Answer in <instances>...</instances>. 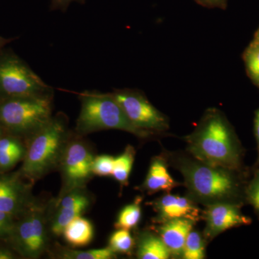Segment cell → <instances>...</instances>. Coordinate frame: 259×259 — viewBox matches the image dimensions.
<instances>
[{
  "label": "cell",
  "mask_w": 259,
  "mask_h": 259,
  "mask_svg": "<svg viewBox=\"0 0 259 259\" xmlns=\"http://www.w3.org/2000/svg\"><path fill=\"white\" fill-rule=\"evenodd\" d=\"M190 156L212 166L239 171L241 149L231 124L220 110H206L193 132L185 138Z\"/></svg>",
  "instance_id": "obj_1"
},
{
  "label": "cell",
  "mask_w": 259,
  "mask_h": 259,
  "mask_svg": "<svg viewBox=\"0 0 259 259\" xmlns=\"http://www.w3.org/2000/svg\"><path fill=\"white\" fill-rule=\"evenodd\" d=\"M168 160L182 174L187 196L197 203L205 206L221 202L237 203L241 185L236 171L180 153H172Z\"/></svg>",
  "instance_id": "obj_2"
},
{
  "label": "cell",
  "mask_w": 259,
  "mask_h": 259,
  "mask_svg": "<svg viewBox=\"0 0 259 259\" xmlns=\"http://www.w3.org/2000/svg\"><path fill=\"white\" fill-rule=\"evenodd\" d=\"M71 136L67 116L63 112L53 116L27 141L26 153L18 170L22 177L33 184L57 168Z\"/></svg>",
  "instance_id": "obj_3"
},
{
  "label": "cell",
  "mask_w": 259,
  "mask_h": 259,
  "mask_svg": "<svg viewBox=\"0 0 259 259\" xmlns=\"http://www.w3.org/2000/svg\"><path fill=\"white\" fill-rule=\"evenodd\" d=\"M79 99L81 110L75 127V134L77 136L105 130L125 131L140 139L155 136L136 127L112 93L84 91L79 94Z\"/></svg>",
  "instance_id": "obj_4"
},
{
  "label": "cell",
  "mask_w": 259,
  "mask_h": 259,
  "mask_svg": "<svg viewBox=\"0 0 259 259\" xmlns=\"http://www.w3.org/2000/svg\"><path fill=\"white\" fill-rule=\"evenodd\" d=\"M53 95L0 100V126L5 134L28 141L52 118Z\"/></svg>",
  "instance_id": "obj_5"
},
{
  "label": "cell",
  "mask_w": 259,
  "mask_h": 259,
  "mask_svg": "<svg viewBox=\"0 0 259 259\" xmlns=\"http://www.w3.org/2000/svg\"><path fill=\"white\" fill-rule=\"evenodd\" d=\"M47 207L37 202L16 220L11 234L6 240L19 256L40 258L49 245Z\"/></svg>",
  "instance_id": "obj_6"
},
{
  "label": "cell",
  "mask_w": 259,
  "mask_h": 259,
  "mask_svg": "<svg viewBox=\"0 0 259 259\" xmlns=\"http://www.w3.org/2000/svg\"><path fill=\"white\" fill-rule=\"evenodd\" d=\"M54 95L26 63L11 52H0V100Z\"/></svg>",
  "instance_id": "obj_7"
},
{
  "label": "cell",
  "mask_w": 259,
  "mask_h": 259,
  "mask_svg": "<svg viewBox=\"0 0 259 259\" xmlns=\"http://www.w3.org/2000/svg\"><path fill=\"white\" fill-rule=\"evenodd\" d=\"M75 135L74 137L71 134L58 167L62 179L60 194L85 188L94 176L92 171L95 158L93 152L87 143L80 139L81 136Z\"/></svg>",
  "instance_id": "obj_8"
},
{
  "label": "cell",
  "mask_w": 259,
  "mask_h": 259,
  "mask_svg": "<svg viewBox=\"0 0 259 259\" xmlns=\"http://www.w3.org/2000/svg\"><path fill=\"white\" fill-rule=\"evenodd\" d=\"M112 95L138 128L153 135L163 134L169 129L168 117L153 106L140 90H114Z\"/></svg>",
  "instance_id": "obj_9"
},
{
  "label": "cell",
  "mask_w": 259,
  "mask_h": 259,
  "mask_svg": "<svg viewBox=\"0 0 259 259\" xmlns=\"http://www.w3.org/2000/svg\"><path fill=\"white\" fill-rule=\"evenodd\" d=\"M32 187L19 171H0V211L16 219L23 216L37 202Z\"/></svg>",
  "instance_id": "obj_10"
},
{
  "label": "cell",
  "mask_w": 259,
  "mask_h": 259,
  "mask_svg": "<svg viewBox=\"0 0 259 259\" xmlns=\"http://www.w3.org/2000/svg\"><path fill=\"white\" fill-rule=\"evenodd\" d=\"M202 218L205 221L203 236L206 240H212L224 231L251 223V219L242 213L239 204L233 202L206 205Z\"/></svg>",
  "instance_id": "obj_11"
},
{
  "label": "cell",
  "mask_w": 259,
  "mask_h": 259,
  "mask_svg": "<svg viewBox=\"0 0 259 259\" xmlns=\"http://www.w3.org/2000/svg\"><path fill=\"white\" fill-rule=\"evenodd\" d=\"M151 204L156 214L154 223L159 224L174 219H187L197 223L202 218L197 202L188 196L166 194Z\"/></svg>",
  "instance_id": "obj_12"
},
{
  "label": "cell",
  "mask_w": 259,
  "mask_h": 259,
  "mask_svg": "<svg viewBox=\"0 0 259 259\" xmlns=\"http://www.w3.org/2000/svg\"><path fill=\"white\" fill-rule=\"evenodd\" d=\"M195 223L187 219H174L160 223L157 234L173 256H182L186 240Z\"/></svg>",
  "instance_id": "obj_13"
},
{
  "label": "cell",
  "mask_w": 259,
  "mask_h": 259,
  "mask_svg": "<svg viewBox=\"0 0 259 259\" xmlns=\"http://www.w3.org/2000/svg\"><path fill=\"white\" fill-rule=\"evenodd\" d=\"M181 185L171 175L167 168V159L163 156H156L151 160L147 175L139 190L148 194L158 192H171Z\"/></svg>",
  "instance_id": "obj_14"
},
{
  "label": "cell",
  "mask_w": 259,
  "mask_h": 259,
  "mask_svg": "<svg viewBox=\"0 0 259 259\" xmlns=\"http://www.w3.org/2000/svg\"><path fill=\"white\" fill-rule=\"evenodd\" d=\"M26 153V144L23 140L9 134L0 138V171H10L23 161Z\"/></svg>",
  "instance_id": "obj_15"
},
{
  "label": "cell",
  "mask_w": 259,
  "mask_h": 259,
  "mask_svg": "<svg viewBox=\"0 0 259 259\" xmlns=\"http://www.w3.org/2000/svg\"><path fill=\"white\" fill-rule=\"evenodd\" d=\"M136 247L138 258L168 259L171 256L160 236L150 231H142L139 233Z\"/></svg>",
  "instance_id": "obj_16"
},
{
  "label": "cell",
  "mask_w": 259,
  "mask_h": 259,
  "mask_svg": "<svg viewBox=\"0 0 259 259\" xmlns=\"http://www.w3.org/2000/svg\"><path fill=\"white\" fill-rule=\"evenodd\" d=\"M94 234L93 223L80 215L75 218L66 226L62 236L70 246L79 248L90 244L93 241Z\"/></svg>",
  "instance_id": "obj_17"
},
{
  "label": "cell",
  "mask_w": 259,
  "mask_h": 259,
  "mask_svg": "<svg viewBox=\"0 0 259 259\" xmlns=\"http://www.w3.org/2000/svg\"><path fill=\"white\" fill-rule=\"evenodd\" d=\"M135 156L136 150L134 146L128 145L120 156L115 158L112 177L120 184L121 187L128 185L129 177L134 166Z\"/></svg>",
  "instance_id": "obj_18"
},
{
  "label": "cell",
  "mask_w": 259,
  "mask_h": 259,
  "mask_svg": "<svg viewBox=\"0 0 259 259\" xmlns=\"http://www.w3.org/2000/svg\"><path fill=\"white\" fill-rule=\"evenodd\" d=\"M142 201L143 197L138 196L132 203L121 209L115 223L116 229L131 231L139 226L142 214Z\"/></svg>",
  "instance_id": "obj_19"
},
{
  "label": "cell",
  "mask_w": 259,
  "mask_h": 259,
  "mask_svg": "<svg viewBox=\"0 0 259 259\" xmlns=\"http://www.w3.org/2000/svg\"><path fill=\"white\" fill-rule=\"evenodd\" d=\"M56 256L62 259H112L115 258L117 254L107 246L86 250L62 248L59 250Z\"/></svg>",
  "instance_id": "obj_20"
},
{
  "label": "cell",
  "mask_w": 259,
  "mask_h": 259,
  "mask_svg": "<svg viewBox=\"0 0 259 259\" xmlns=\"http://www.w3.org/2000/svg\"><path fill=\"white\" fill-rule=\"evenodd\" d=\"M108 247L116 254L132 255L136 247V241L128 230L117 229L110 236Z\"/></svg>",
  "instance_id": "obj_21"
},
{
  "label": "cell",
  "mask_w": 259,
  "mask_h": 259,
  "mask_svg": "<svg viewBox=\"0 0 259 259\" xmlns=\"http://www.w3.org/2000/svg\"><path fill=\"white\" fill-rule=\"evenodd\" d=\"M205 238L198 231L192 230L186 240L182 258L203 259L205 256Z\"/></svg>",
  "instance_id": "obj_22"
},
{
  "label": "cell",
  "mask_w": 259,
  "mask_h": 259,
  "mask_svg": "<svg viewBox=\"0 0 259 259\" xmlns=\"http://www.w3.org/2000/svg\"><path fill=\"white\" fill-rule=\"evenodd\" d=\"M248 76L259 87V42L253 40L243 54Z\"/></svg>",
  "instance_id": "obj_23"
},
{
  "label": "cell",
  "mask_w": 259,
  "mask_h": 259,
  "mask_svg": "<svg viewBox=\"0 0 259 259\" xmlns=\"http://www.w3.org/2000/svg\"><path fill=\"white\" fill-rule=\"evenodd\" d=\"M115 158L110 155L95 156L92 166L94 176L111 177L113 172Z\"/></svg>",
  "instance_id": "obj_24"
},
{
  "label": "cell",
  "mask_w": 259,
  "mask_h": 259,
  "mask_svg": "<svg viewBox=\"0 0 259 259\" xmlns=\"http://www.w3.org/2000/svg\"><path fill=\"white\" fill-rule=\"evenodd\" d=\"M245 193V199L253 207L259 218V168L255 171L253 180L248 184Z\"/></svg>",
  "instance_id": "obj_25"
},
{
  "label": "cell",
  "mask_w": 259,
  "mask_h": 259,
  "mask_svg": "<svg viewBox=\"0 0 259 259\" xmlns=\"http://www.w3.org/2000/svg\"><path fill=\"white\" fill-rule=\"evenodd\" d=\"M16 218L0 211V238L7 240L14 228Z\"/></svg>",
  "instance_id": "obj_26"
},
{
  "label": "cell",
  "mask_w": 259,
  "mask_h": 259,
  "mask_svg": "<svg viewBox=\"0 0 259 259\" xmlns=\"http://www.w3.org/2000/svg\"><path fill=\"white\" fill-rule=\"evenodd\" d=\"M74 2H76L79 4H84L85 3V0H51V10L66 12L70 4Z\"/></svg>",
  "instance_id": "obj_27"
},
{
  "label": "cell",
  "mask_w": 259,
  "mask_h": 259,
  "mask_svg": "<svg viewBox=\"0 0 259 259\" xmlns=\"http://www.w3.org/2000/svg\"><path fill=\"white\" fill-rule=\"evenodd\" d=\"M201 6L207 8H220L225 10L227 7L228 0H194Z\"/></svg>",
  "instance_id": "obj_28"
},
{
  "label": "cell",
  "mask_w": 259,
  "mask_h": 259,
  "mask_svg": "<svg viewBox=\"0 0 259 259\" xmlns=\"http://www.w3.org/2000/svg\"><path fill=\"white\" fill-rule=\"evenodd\" d=\"M18 255L10 247L0 246V259H15Z\"/></svg>",
  "instance_id": "obj_29"
},
{
  "label": "cell",
  "mask_w": 259,
  "mask_h": 259,
  "mask_svg": "<svg viewBox=\"0 0 259 259\" xmlns=\"http://www.w3.org/2000/svg\"><path fill=\"white\" fill-rule=\"evenodd\" d=\"M254 132L255 140H256L257 151H258V158L255 163V166H259V109L255 112L254 119Z\"/></svg>",
  "instance_id": "obj_30"
},
{
  "label": "cell",
  "mask_w": 259,
  "mask_h": 259,
  "mask_svg": "<svg viewBox=\"0 0 259 259\" xmlns=\"http://www.w3.org/2000/svg\"><path fill=\"white\" fill-rule=\"evenodd\" d=\"M12 40H13V39H7L0 36V52L3 51V47H5L7 44L11 42Z\"/></svg>",
  "instance_id": "obj_31"
},
{
  "label": "cell",
  "mask_w": 259,
  "mask_h": 259,
  "mask_svg": "<svg viewBox=\"0 0 259 259\" xmlns=\"http://www.w3.org/2000/svg\"><path fill=\"white\" fill-rule=\"evenodd\" d=\"M253 40H255V41L259 42V28L257 30V31L255 32L254 39H253Z\"/></svg>",
  "instance_id": "obj_32"
},
{
  "label": "cell",
  "mask_w": 259,
  "mask_h": 259,
  "mask_svg": "<svg viewBox=\"0 0 259 259\" xmlns=\"http://www.w3.org/2000/svg\"><path fill=\"white\" fill-rule=\"evenodd\" d=\"M4 134V131H3V129L2 128L1 126H0V138H1L2 136H3V135Z\"/></svg>",
  "instance_id": "obj_33"
},
{
  "label": "cell",
  "mask_w": 259,
  "mask_h": 259,
  "mask_svg": "<svg viewBox=\"0 0 259 259\" xmlns=\"http://www.w3.org/2000/svg\"><path fill=\"white\" fill-rule=\"evenodd\" d=\"M257 42H258V41H257Z\"/></svg>",
  "instance_id": "obj_34"
}]
</instances>
